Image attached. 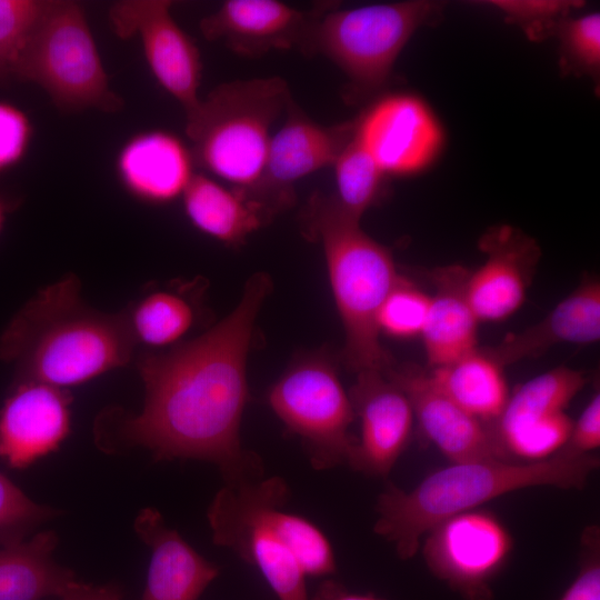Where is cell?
Segmentation results:
<instances>
[{"label": "cell", "instance_id": "35", "mask_svg": "<svg viewBox=\"0 0 600 600\" xmlns=\"http://www.w3.org/2000/svg\"><path fill=\"white\" fill-rule=\"evenodd\" d=\"M559 600H600V531L598 526L587 527L582 532L579 570Z\"/></svg>", "mask_w": 600, "mask_h": 600}, {"label": "cell", "instance_id": "4", "mask_svg": "<svg viewBox=\"0 0 600 600\" xmlns=\"http://www.w3.org/2000/svg\"><path fill=\"white\" fill-rule=\"evenodd\" d=\"M289 497L278 476L224 484L207 518L213 543L256 568L278 600H310L307 578L332 577L336 554L316 523L283 509Z\"/></svg>", "mask_w": 600, "mask_h": 600}, {"label": "cell", "instance_id": "29", "mask_svg": "<svg viewBox=\"0 0 600 600\" xmlns=\"http://www.w3.org/2000/svg\"><path fill=\"white\" fill-rule=\"evenodd\" d=\"M572 426L573 420L561 411L512 430L497 442L507 460L539 461L552 457L566 444Z\"/></svg>", "mask_w": 600, "mask_h": 600}, {"label": "cell", "instance_id": "38", "mask_svg": "<svg viewBox=\"0 0 600 600\" xmlns=\"http://www.w3.org/2000/svg\"><path fill=\"white\" fill-rule=\"evenodd\" d=\"M310 600H387L374 593L350 591L343 583L332 577L324 578L317 587Z\"/></svg>", "mask_w": 600, "mask_h": 600}, {"label": "cell", "instance_id": "14", "mask_svg": "<svg viewBox=\"0 0 600 600\" xmlns=\"http://www.w3.org/2000/svg\"><path fill=\"white\" fill-rule=\"evenodd\" d=\"M330 7L302 11L277 0H227L199 27L207 40L220 41L241 56L291 49L306 53L317 20Z\"/></svg>", "mask_w": 600, "mask_h": 600}, {"label": "cell", "instance_id": "12", "mask_svg": "<svg viewBox=\"0 0 600 600\" xmlns=\"http://www.w3.org/2000/svg\"><path fill=\"white\" fill-rule=\"evenodd\" d=\"M286 110L283 126L270 139L261 177L246 190L271 216L292 203L293 184L298 180L333 166L356 130V120L333 126L319 124L291 99Z\"/></svg>", "mask_w": 600, "mask_h": 600}, {"label": "cell", "instance_id": "37", "mask_svg": "<svg viewBox=\"0 0 600 600\" xmlns=\"http://www.w3.org/2000/svg\"><path fill=\"white\" fill-rule=\"evenodd\" d=\"M600 446V394L594 393L574 422L566 444L560 449L571 454L593 453Z\"/></svg>", "mask_w": 600, "mask_h": 600}, {"label": "cell", "instance_id": "5", "mask_svg": "<svg viewBox=\"0 0 600 600\" xmlns=\"http://www.w3.org/2000/svg\"><path fill=\"white\" fill-rule=\"evenodd\" d=\"M308 224L322 244L330 284L344 329L343 357L357 373L392 368L380 343L379 310L400 280L391 252L368 236L360 219L342 210L333 197L314 196Z\"/></svg>", "mask_w": 600, "mask_h": 600}, {"label": "cell", "instance_id": "25", "mask_svg": "<svg viewBox=\"0 0 600 600\" xmlns=\"http://www.w3.org/2000/svg\"><path fill=\"white\" fill-rule=\"evenodd\" d=\"M426 372L449 400L487 424L500 417L510 396L503 367L482 348Z\"/></svg>", "mask_w": 600, "mask_h": 600}, {"label": "cell", "instance_id": "30", "mask_svg": "<svg viewBox=\"0 0 600 600\" xmlns=\"http://www.w3.org/2000/svg\"><path fill=\"white\" fill-rule=\"evenodd\" d=\"M430 301L431 296L401 277L379 310L377 323L380 333L401 339L421 337Z\"/></svg>", "mask_w": 600, "mask_h": 600}, {"label": "cell", "instance_id": "33", "mask_svg": "<svg viewBox=\"0 0 600 600\" xmlns=\"http://www.w3.org/2000/svg\"><path fill=\"white\" fill-rule=\"evenodd\" d=\"M489 3L520 23L532 38L543 37L556 22H562L571 8L577 7V2L556 0H499Z\"/></svg>", "mask_w": 600, "mask_h": 600}, {"label": "cell", "instance_id": "7", "mask_svg": "<svg viewBox=\"0 0 600 600\" xmlns=\"http://www.w3.org/2000/svg\"><path fill=\"white\" fill-rule=\"evenodd\" d=\"M12 77L41 87L63 112H117L123 100L108 74L84 10L74 1L51 0L12 68Z\"/></svg>", "mask_w": 600, "mask_h": 600}, {"label": "cell", "instance_id": "20", "mask_svg": "<svg viewBox=\"0 0 600 600\" xmlns=\"http://www.w3.org/2000/svg\"><path fill=\"white\" fill-rule=\"evenodd\" d=\"M151 559L142 600H198L220 568L198 553L159 511L142 509L134 520Z\"/></svg>", "mask_w": 600, "mask_h": 600}, {"label": "cell", "instance_id": "22", "mask_svg": "<svg viewBox=\"0 0 600 600\" xmlns=\"http://www.w3.org/2000/svg\"><path fill=\"white\" fill-rule=\"evenodd\" d=\"M469 271L461 266L431 273L434 294L421 333L429 369L449 364L477 349L478 319L467 298Z\"/></svg>", "mask_w": 600, "mask_h": 600}, {"label": "cell", "instance_id": "18", "mask_svg": "<svg viewBox=\"0 0 600 600\" xmlns=\"http://www.w3.org/2000/svg\"><path fill=\"white\" fill-rule=\"evenodd\" d=\"M408 397L421 432L451 462L502 459L492 428L463 411L440 392L418 367L384 373Z\"/></svg>", "mask_w": 600, "mask_h": 600}, {"label": "cell", "instance_id": "19", "mask_svg": "<svg viewBox=\"0 0 600 600\" xmlns=\"http://www.w3.org/2000/svg\"><path fill=\"white\" fill-rule=\"evenodd\" d=\"M190 148L174 133L143 130L120 148L114 162L122 188L139 201L166 204L182 196L196 174Z\"/></svg>", "mask_w": 600, "mask_h": 600}, {"label": "cell", "instance_id": "3", "mask_svg": "<svg viewBox=\"0 0 600 600\" xmlns=\"http://www.w3.org/2000/svg\"><path fill=\"white\" fill-rule=\"evenodd\" d=\"M599 466L594 453L571 454L562 450L533 462H453L430 473L409 491L388 483L374 504L373 531L393 544L401 560H409L418 552L421 538L447 518L521 489H583Z\"/></svg>", "mask_w": 600, "mask_h": 600}, {"label": "cell", "instance_id": "15", "mask_svg": "<svg viewBox=\"0 0 600 600\" xmlns=\"http://www.w3.org/2000/svg\"><path fill=\"white\" fill-rule=\"evenodd\" d=\"M360 436L348 466L386 478L409 444L414 414L406 393L383 372L363 371L349 392Z\"/></svg>", "mask_w": 600, "mask_h": 600}, {"label": "cell", "instance_id": "10", "mask_svg": "<svg viewBox=\"0 0 600 600\" xmlns=\"http://www.w3.org/2000/svg\"><path fill=\"white\" fill-rule=\"evenodd\" d=\"M423 537V560L434 578L462 600H493L492 582L513 549V538L497 514L479 508L464 511Z\"/></svg>", "mask_w": 600, "mask_h": 600}, {"label": "cell", "instance_id": "23", "mask_svg": "<svg viewBox=\"0 0 600 600\" xmlns=\"http://www.w3.org/2000/svg\"><path fill=\"white\" fill-rule=\"evenodd\" d=\"M184 212L202 233L230 246L243 243L272 216L243 189L196 173L182 194Z\"/></svg>", "mask_w": 600, "mask_h": 600}, {"label": "cell", "instance_id": "17", "mask_svg": "<svg viewBox=\"0 0 600 600\" xmlns=\"http://www.w3.org/2000/svg\"><path fill=\"white\" fill-rule=\"evenodd\" d=\"M483 264L467 279V298L478 321H501L526 301L540 250L533 239L503 226L484 234Z\"/></svg>", "mask_w": 600, "mask_h": 600}, {"label": "cell", "instance_id": "13", "mask_svg": "<svg viewBox=\"0 0 600 600\" xmlns=\"http://www.w3.org/2000/svg\"><path fill=\"white\" fill-rule=\"evenodd\" d=\"M356 138L384 174L406 176L424 168L441 144V130L418 98L396 93L373 103L356 120Z\"/></svg>", "mask_w": 600, "mask_h": 600}, {"label": "cell", "instance_id": "6", "mask_svg": "<svg viewBox=\"0 0 600 600\" xmlns=\"http://www.w3.org/2000/svg\"><path fill=\"white\" fill-rule=\"evenodd\" d=\"M290 99L280 77L217 86L187 118L196 164L234 188H252L264 168L271 126Z\"/></svg>", "mask_w": 600, "mask_h": 600}, {"label": "cell", "instance_id": "31", "mask_svg": "<svg viewBox=\"0 0 600 600\" xmlns=\"http://www.w3.org/2000/svg\"><path fill=\"white\" fill-rule=\"evenodd\" d=\"M59 511L30 499L0 472V547L22 541Z\"/></svg>", "mask_w": 600, "mask_h": 600}, {"label": "cell", "instance_id": "21", "mask_svg": "<svg viewBox=\"0 0 600 600\" xmlns=\"http://www.w3.org/2000/svg\"><path fill=\"white\" fill-rule=\"evenodd\" d=\"M599 338L600 282L587 278L539 322L482 350L504 368L540 357L560 343L588 344Z\"/></svg>", "mask_w": 600, "mask_h": 600}, {"label": "cell", "instance_id": "28", "mask_svg": "<svg viewBox=\"0 0 600 600\" xmlns=\"http://www.w3.org/2000/svg\"><path fill=\"white\" fill-rule=\"evenodd\" d=\"M332 167L337 184L334 200L347 213L360 219L364 211L379 199L386 174L356 134L343 148Z\"/></svg>", "mask_w": 600, "mask_h": 600}, {"label": "cell", "instance_id": "27", "mask_svg": "<svg viewBox=\"0 0 600 600\" xmlns=\"http://www.w3.org/2000/svg\"><path fill=\"white\" fill-rule=\"evenodd\" d=\"M137 341L162 347L178 341L192 327L193 308L182 296L156 291L124 313Z\"/></svg>", "mask_w": 600, "mask_h": 600}, {"label": "cell", "instance_id": "34", "mask_svg": "<svg viewBox=\"0 0 600 600\" xmlns=\"http://www.w3.org/2000/svg\"><path fill=\"white\" fill-rule=\"evenodd\" d=\"M33 124L26 111L0 100V174L18 166L27 156Z\"/></svg>", "mask_w": 600, "mask_h": 600}, {"label": "cell", "instance_id": "36", "mask_svg": "<svg viewBox=\"0 0 600 600\" xmlns=\"http://www.w3.org/2000/svg\"><path fill=\"white\" fill-rule=\"evenodd\" d=\"M569 54L587 68L599 67L600 61V16L591 13L568 21L562 29Z\"/></svg>", "mask_w": 600, "mask_h": 600}, {"label": "cell", "instance_id": "24", "mask_svg": "<svg viewBox=\"0 0 600 600\" xmlns=\"http://www.w3.org/2000/svg\"><path fill=\"white\" fill-rule=\"evenodd\" d=\"M54 531L0 547V600H41L62 597L79 581L53 560L58 544Z\"/></svg>", "mask_w": 600, "mask_h": 600}, {"label": "cell", "instance_id": "1", "mask_svg": "<svg viewBox=\"0 0 600 600\" xmlns=\"http://www.w3.org/2000/svg\"><path fill=\"white\" fill-rule=\"evenodd\" d=\"M271 289L254 273L236 309L202 336L138 363L144 403L122 420L120 439L147 448L156 460H200L219 469L224 484L258 480L260 457L241 444L248 401L247 356L257 316Z\"/></svg>", "mask_w": 600, "mask_h": 600}, {"label": "cell", "instance_id": "41", "mask_svg": "<svg viewBox=\"0 0 600 600\" xmlns=\"http://www.w3.org/2000/svg\"><path fill=\"white\" fill-rule=\"evenodd\" d=\"M12 78V73L7 61L0 56V86H6Z\"/></svg>", "mask_w": 600, "mask_h": 600}, {"label": "cell", "instance_id": "16", "mask_svg": "<svg viewBox=\"0 0 600 600\" xmlns=\"http://www.w3.org/2000/svg\"><path fill=\"white\" fill-rule=\"evenodd\" d=\"M70 403L62 388L16 381L0 409V458L23 469L57 450L70 432Z\"/></svg>", "mask_w": 600, "mask_h": 600}, {"label": "cell", "instance_id": "26", "mask_svg": "<svg viewBox=\"0 0 600 600\" xmlns=\"http://www.w3.org/2000/svg\"><path fill=\"white\" fill-rule=\"evenodd\" d=\"M587 381L582 371L568 367H558L528 380L509 396L500 417L490 424L496 440L512 430L564 411Z\"/></svg>", "mask_w": 600, "mask_h": 600}, {"label": "cell", "instance_id": "11", "mask_svg": "<svg viewBox=\"0 0 600 600\" xmlns=\"http://www.w3.org/2000/svg\"><path fill=\"white\" fill-rule=\"evenodd\" d=\"M169 0H124L109 10L112 31L126 40L140 38L146 61L157 82L191 117L200 106L201 54L194 40L171 16Z\"/></svg>", "mask_w": 600, "mask_h": 600}, {"label": "cell", "instance_id": "8", "mask_svg": "<svg viewBox=\"0 0 600 600\" xmlns=\"http://www.w3.org/2000/svg\"><path fill=\"white\" fill-rule=\"evenodd\" d=\"M438 10L430 1L327 9L312 29L306 54L327 57L348 77L350 94L366 96L383 86L411 36Z\"/></svg>", "mask_w": 600, "mask_h": 600}, {"label": "cell", "instance_id": "40", "mask_svg": "<svg viewBox=\"0 0 600 600\" xmlns=\"http://www.w3.org/2000/svg\"><path fill=\"white\" fill-rule=\"evenodd\" d=\"M14 201L6 199L0 194V232L3 228L7 214L14 209Z\"/></svg>", "mask_w": 600, "mask_h": 600}, {"label": "cell", "instance_id": "39", "mask_svg": "<svg viewBox=\"0 0 600 600\" xmlns=\"http://www.w3.org/2000/svg\"><path fill=\"white\" fill-rule=\"evenodd\" d=\"M61 600H121V592L113 584L91 586L78 582Z\"/></svg>", "mask_w": 600, "mask_h": 600}, {"label": "cell", "instance_id": "9", "mask_svg": "<svg viewBox=\"0 0 600 600\" xmlns=\"http://www.w3.org/2000/svg\"><path fill=\"white\" fill-rule=\"evenodd\" d=\"M268 401L288 431L300 438L316 470L348 466L357 444L350 432L356 416L331 364L314 359L293 366L273 384Z\"/></svg>", "mask_w": 600, "mask_h": 600}, {"label": "cell", "instance_id": "32", "mask_svg": "<svg viewBox=\"0 0 600 600\" xmlns=\"http://www.w3.org/2000/svg\"><path fill=\"white\" fill-rule=\"evenodd\" d=\"M51 0H0V56L12 68Z\"/></svg>", "mask_w": 600, "mask_h": 600}, {"label": "cell", "instance_id": "2", "mask_svg": "<svg viewBox=\"0 0 600 600\" xmlns=\"http://www.w3.org/2000/svg\"><path fill=\"white\" fill-rule=\"evenodd\" d=\"M134 343L126 314L86 306L70 274L40 290L13 317L0 337V359L16 363L17 381L63 389L124 366Z\"/></svg>", "mask_w": 600, "mask_h": 600}]
</instances>
